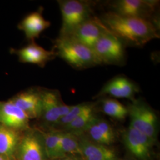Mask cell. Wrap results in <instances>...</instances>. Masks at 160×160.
I'll use <instances>...</instances> for the list:
<instances>
[{
    "instance_id": "2e32d148",
    "label": "cell",
    "mask_w": 160,
    "mask_h": 160,
    "mask_svg": "<svg viewBox=\"0 0 160 160\" xmlns=\"http://www.w3.org/2000/svg\"><path fill=\"white\" fill-rule=\"evenodd\" d=\"M42 9L30 13L18 23L17 28L22 31L30 42L39 37L40 34L51 26V22L42 14Z\"/></svg>"
},
{
    "instance_id": "30bf717a",
    "label": "cell",
    "mask_w": 160,
    "mask_h": 160,
    "mask_svg": "<svg viewBox=\"0 0 160 160\" xmlns=\"http://www.w3.org/2000/svg\"><path fill=\"white\" fill-rule=\"evenodd\" d=\"M63 103L59 92L41 88V113L40 118L52 128L61 119L60 107Z\"/></svg>"
},
{
    "instance_id": "8fae6325",
    "label": "cell",
    "mask_w": 160,
    "mask_h": 160,
    "mask_svg": "<svg viewBox=\"0 0 160 160\" xmlns=\"http://www.w3.org/2000/svg\"><path fill=\"white\" fill-rule=\"evenodd\" d=\"M29 120L27 114L11 100L0 102V124L21 132L30 129Z\"/></svg>"
},
{
    "instance_id": "7a4b0ae2",
    "label": "cell",
    "mask_w": 160,
    "mask_h": 160,
    "mask_svg": "<svg viewBox=\"0 0 160 160\" xmlns=\"http://www.w3.org/2000/svg\"><path fill=\"white\" fill-rule=\"evenodd\" d=\"M56 56L78 69L88 68L99 65L92 49L67 38L58 37L54 41Z\"/></svg>"
},
{
    "instance_id": "cb8c5ba5",
    "label": "cell",
    "mask_w": 160,
    "mask_h": 160,
    "mask_svg": "<svg viewBox=\"0 0 160 160\" xmlns=\"http://www.w3.org/2000/svg\"><path fill=\"white\" fill-rule=\"evenodd\" d=\"M57 160H80L74 155H67L65 157Z\"/></svg>"
},
{
    "instance_id": "e0dca14e",
    "label": "cell",
    "mask_w": 160,
    "mask_h": 160,
    "mask_svg": "<svg viewBox=\"0 0 160 160\" xmlns=\"http://www.w3.org/2000/svg\"><path fill=\"white\" fill-rule=\"evenodd\" d=\"M84 133H87L93 142L104 145H110L115 141V133L110 124L97 116Z\"/></svg>"
},
{
    "instance_id": "7402d4cb",
    "label": "cell",
    "mask_w": 160,
    "mask_h": 160,
    "mask_svg": "<svg viewBox=\"0 0 160 160\" xmlns=\"http://www.w3.org/2000/svg\"><path fill=\"white\" fill-rule=\"evenodd\" d=\"M61 131L60 142L63 154L65 156L67 154L81 155L78 136L69 132Z\"/></svg>"
},
{
    "instance_id": "ba28073f",
    "label": "cell",
    "mask_w": 160,
    "mask_h": 160,
    "mask_svg": "<svg viewBox=\"0 0 160 160\" xmlns=\"http://www.w3.org/2000/svg\"><path fill=\"white\" fill-rule=\"evenodd\" d=\"M104 30L105 28L99 18L92 17L78 26L69 34L63 37L92 49Z\"/></svg>"
},
{
    "instance_id": "6da1fadb",
    "label": "cell",
    "mask_w": 160,
    "mask_h": 160,
    "mask_svg": "<svg viewBox=\"0 0 160 160\" xmlns=\"http://www.w3.org/2000/svg\"><path fill=\"white\" fill-rule=\"evenodd\" d=\"M98 18L106 29L124 45L140 47L160 38L158 28L152 21L122 16L112 11Z\"/></svg>"
},
{
    "instance_id": "4fadbf2b",
    "label": "cell",
    "mask_w": 160,
    "mask_h": 160,
    "mask_svg": "<svg viewBox=\"0 0 160 160\" xmlns=\"http://www.w3.org/2000/svg\"><path fill=\"white\" fill-rule=\"evenodd\" d=\"M139 90L137 84L132 80L123 76H118L106 83L98 92L97 96H110L133 100Z\"/></svg>"
},
{
    "instance_id": "d4e9b609",
    "label": "cell",
    "mask_w": 160,
    "mask_h": 160,
    "mask_svg": "<svg viewBox=\"0 0 160 160\" xmlns=\"http://www.w3.org/2000/svg\"><path fill=\"white\" fill-rule=\"evenodd\" d=\"M0 160H4V158H2V157H1V156H0Z\"/></svg>"
},
{
    "instance_id": "9c48e42d",
    "label": "cell",
    "mask_w": 160,
    "mask_h": 160,
    "mask_svg": "<svg viewBox=\"0 0 160 160\" xmlns=\"http://www.w3.org/2000/svg\"><path fill=\"white\" fill-rule=\"evenodd\" d=\"M123 140L128 149L139 160H149L154 140L130 126L124 132Z\"/></svg>"
},
{
    "instance_id": "5bb4252c",
    "label": "cell",
    "mask_w": 160,
    "mask_h": 160,
    "mask_svg": "<svg viewBox=\"0 0 160 160\" xmlns=\"http://www.w3.org/2000/svg\"><path fill=\"white\" fill-rule=\"evenodd\" d=\"M27 114L30 119L40 118L41 88H30L9 99Z\"/></svg>"
},
{
    "instance_id": "277c9868",
    "label": "cell",
    "mask_w": 160,
    "mask_h": 160,
    "mask_svg": "<svg viewBox=\"0 0 160 160\" xmlns=\"http://www.w3.org/2000/svg\"><path fill=\"white\" fill-rule=\"evenodd\" d=\"M128 108L130 126L155 141L158 133V118L153 109L141 100L133 99Z\"/></svg>"
},
{
    "instance_id": "44dd1931",
    "label": "cell",
    "mask_w": 160,
    "mask_h": 160,
    "mask_svg": "<svg viewBox=\"0 0 160 160\" xmlns=\"http://www.w3.org/2000/svg\"><path fill=\"white\" fill-rule=\"evenodd\" d=\"M103 112L117 120H124L128 115V108L114 98H106L102 101Z\"/></svg>"
},
{
    "instance_id": "ffe728a7",
    "label": "cell",
    "mask_w": 160,
    "mask_h": 160,
    "mask_svg": "<svg viewBox=\"0 0 160 160\" xmlns=\"http://www.w3.org/2000/svg\"><path fill=\"white\" fill-rule=\"evenodd\" d=\"M95 113V104L87 109L86 112L78 116L67 125L62 128V131L69 132L76 135L83 134L86 128L90 125L93 120L96 118Z\"/></svg>"
},
{
    "instance_id": "3957f363",
    "label": "cell",
    "mask_w": 160,
    "mask_h": 160,
    "mask_svg": "<svg viewBox=\"0 0 160 160\" xmlns=\"http://www.w3.org/2000/svg\"><path fill=\"white\" fill-rule=\"evenodd\" d=\"M62 15L60 37L69 34L81 23L92 18V7L87 1L60 0L58 1Z\"/></svg>"
},
{
    "instance_id": "ac0fdd59",
    "label": "cell",
    "mask_w": 160,
    "mask_h": 160,
    "mask_svg": "<svg viewBox=\"0 0 160 160\" xmlns=\"http://www.w3.org/2000/svg\"><path fill=\"white\" fill-rule=\"evenodd\" d=\"M20 132L0 124V156L6 160H16L17 146L22 137Z\"/></svg>"
},
{
    "instance_id": "603a6c76",
    "label": "cell",
    "mask_w": 160,
    "mask_h": 160,
    "mask_svg": "<svg viewBox=\"0 0 160 160\" xmlns=\"http://www.w3.org/2000/svg\"><path fill=\"white\" fill-rule=\"evenodd\" d=\"M93 104L94 103H82L72 106L68 113L61 118L58 122L56 125L54 126V128H59L62 129L72 120L76 119L78 116L86 112L87 109L91 108Z\"/></svg>"
},
{
    "instance_id": "5b68a950",
    "label": "cell",
    "mask_w": 160,
    "mask_h": 160,
    "mask_svg": "<svg viewBox=\"0 0 160 160\" xmlns=\"http://www.w3.org/2000/svg\"><path fill=\"white\" fill-rule=\"evenodd\" d=\"M92 49L99 65H121L125 62L124 43L106 28Z\"/></svg>"
},
{
    "instance_id": "52a82bcc",
    "label": "cell",
    "mask_w": 160,
    "mask_h": 160,
    "mask_svg": "<svg viewBox=\"0 0 160 160\" xmlns=\"http://www.w3.org/2000/svg\"><path fill=\"white\" fill-rule=\"evenodd\" d=\"M43 140L40 131L29 129L20 138L16 160H46Z\"/></svg>"
},
{
    "instance_id": "9a60e30c",
    "label": "cell",
    "mask_w": 160,
    "mask_h": 160,
    "mask_svg": "<svg viewBox=\"0 0 160 160\" xmlns=\"http://www.w3.org/2000/svg\"><path fill=\"white\" fill-rule=\"evenodd\" d=\"M78 137L81 156L84 160H117V155L113 149L108 146L96 143L83 137Z\"/></svg>"
},
{
    "instance_id": "d6986e66",
    "label": "cell",
    "mask_w": 160,
    "mask_h": 160,
    "mask_svg": "<svg viewBox=\"0 0 160 160\" xmlns=\"http://www.w3.org/2000/svg\"><path fill=\"white\" fill-rule=\"evenodd\" d=\"M61 130L52 129L47 132H40L43 140L46 156L51 160H57L65 157L61 147Z\"/></svg>"
},
{
    "instance_id": "8992f818",
    "label": "cell",
    "mask_w": 160,
    "mask_h": 160,
    "mask_svg": "<svg viewBox=\"0 0 160 160\" xmlns=\"http://www.w3.org/2000/svg\"><path fill=\"white\" fill-rule=\"evenodd\" d=\"M159 1L154 0H118L110 3L112 12L118 14L152 21Z\"/></svg>"
},
{
    "instance_id": "7c38bea8",
    "label": "cell",
    "mask_w": 160,
    "mask_h": 160,
    "mask_svg": "<svg viewBox=\"0 0 160 160\" xmlns=\"http://www.w3.org/2000/svg\"><path fill=\"white\" fill-rule=\"evenodd\" d=\"M10 53L16 55L22 63H32L42 68L57 57L53 50L48 51L34 42H30L28 45L20 49L12 48Z\"/></svg>"
}]
</instances>
